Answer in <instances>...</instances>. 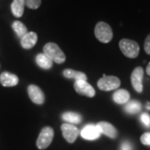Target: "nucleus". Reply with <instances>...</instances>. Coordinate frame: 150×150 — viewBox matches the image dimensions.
Listing matches in <instances>:
<instances>
[{"instance_id": "6", "label": "nucleus", "mask_w": 150, "mask_h": 150, "mask_svg": "<svg viewBox=\"0 0 150 150\" xmlns=\"http://www.w3.org/2000/svg\"><path fill=\"white\" fill-rule=\"evenodd\" d=\"M74 87L75 91L80 95H84V96L88 97V98H93L95 95L94 88L87 81H75Z\"/></svg>"}, {"instance_id": "11", "label": "nucleus", "mask_w": 150, "mask_h": 150, "mask_svg": "<svg viewBox=\"0 0 150 150\" xmlns=\"http://www.w3.org/2000/svg\"><path fill=\"white\" fill-rule=\"evenodd\" d=\"M97 126L100 130L101 134L106 135L108 138L116 139L118 136V131L115 129V127L108 122H99L97 123Z\"/></svg>"}, {"instance_id": "18", "label": "nucleus", "mask_w": 150, "mask_h": 150, "mask_svg": "<svg viewBox=\"0 0 150 150\" xmlns=\"http://www.w3.org/2000/svg\"><path fill=\"white\" fill-rule=\"evenodd\" d=\"M63 120L71 124H77L82 121V116L80 114L74 112H66L62 115Z\"/></svg>"}, {"instance_id": "12", "label": "nucleus", "mask_w": 150, "mask_h": 150, "mask_svg": "<svg viewBox=\"0 0 150 150\" xmlns=\"http://www.w3.org/2000/svg\"><path fill=\"white\" fill-rule=\"evenodd\" d=\"M0 83L4 87H13L18 83V77L8 72H4L0 75Z\"/></svg>"}, {"instance_id": "10", "label": "nucleus", "mask_w": 150, "mask_h": 150, "mask_svg": "<svg viewBox=\"0 0 150 150\" xmlns=\"http://www.w3.org/2000/svg\"><path fill=\"white\" fill-rule=\"evenodd\" d=\"M28 96L33 103H34L36 104H39V105L43 104L44 103V100H45L44 93L38 86L33 85V84L28 86Z\"/></svg>"}, {"instance_id": "21", "label": "nucleus", "mask_w": 150, "mask_h": 150, "mask_svg": "<svg viewBox=\"0 0 150 150\" xmlns=\"http://www.w3.org/2000/svg\"><path fill=\"white\" fill-rule=\"evenodd\" d=\"M42 0H24L25 6L31 9H37L41 5Z\"/></svg>"}, {"instance_id": "20", "label": "nucleus", "mask_w": 150, "mask_h": 150, "mask_svg": "<svg viewBox=\"0 0 150 150\" xmlns=\"http://www.w3.org/2000/svg\"><path fill=\"white\" fill-rule=\"evenodd\" d=\"M124 110L130 114L137 113L141 110V103L139 101H136V100L129 101L127 103L126 106L124 107Z\"/></svg>"}, {"instance_id": "15", "label": "nucleus", "mask_w": 150, "mask_h": 150, "mask_svg": "<svg viewBox=\"0 0 150 150\" xmlns=\"http://www.w3.org/2000/svg\"><path fill=\"white\" fill-rule=\"evenodd\" d=\"M24 0H13L11 4L12 13L16 18H21L24 12Z\"/></svg>"}, {"instance_id": "1", "label": "nucleus", "mask_w": 150, "mask_h": 150, "mask_svg": "<svg viewBox=\"0 0 150 150\" xmlns=\"http://www.w3.org/2000/svg\"><path fill=\"white\" fill-rule=\"evenodd\" d=\"M43 54L57 64H63L66 60L64 53L61 50L58 44L54 43H46L43 47Z\"/></svg>"}, {"instance_id": "16", "label": "nucleus", "mask_w": 150, "mask_h": 150, "mask_svg": "<svg viewBox=\"0 0 150 150\" xmlns=\"http://www.w3.org/2000/svg\"><path fill=\"white\" fill-rule=\"evenodd\" d=\"M63 74H64L65 78H67V79H75V81H87V76H86L85 74L83 73V72H79V71L67 69L64 70Z\"/></svg>"}, {"instance_id": "3", "label": "nucleus", "mask_w": 150, "mask_h": 150, "mask_svg": "<svg viewBox=\"0 0 150 150\" xmlns=\"http://www.w3.org/2000/svg\"><path fill=\"white\" fill-rule=\"evenodd\" d=\"M94 34L97 39L104 43H109L112 38V28L104 22H99L97 23L94 28Z\"/></svg>"}, {"instance_id": "17", "label": "nucleus", "mask_w": 150, "mask_h": 150, "mask_svg": "<svg viewBox=\"0 0 150 150\" xmlns=\"http://www.w3.org/2000/svg\"><path fill=\"white\" fill-rule=\"evenodd\" d=\"M36 63L43 69H49L53 66V61L44 54H38L36 57Z\"/></svg>"}, {"instance_id": "26", "label": "nucleus", "mask_w": 150, "mask_h": 150, "mask_svg": "<svg viewBox=\"0 0 150 150\" xmlns=\"http://www.w3.org/2000/svg\"><path fill=\"white\" fill-rule=\"evenodd\" d=\"M146 73H147V74L150 76V63L148 64L147 68H146Z\"/></svg>"}, {"instance_id": "9", "label": "nucleus", "mask_w": 150, "mask_h": 150, "mask_svg": "<svg viewBox=\"0 0 150 150\" xmlns=\"http://www.w3.org/2000/svg\"><path fill=\"white\" fill-rule=\"evenodd\" d=\"M81 136L86 140H95L101 135V132L97 124H88L81 131Z\"/></svg>"}, {"instance_id": "27", "label": "nucleus", "mask_w": 150, "mask_h": 150, "mask_svg": "<svg viewBox=\"0 0 150 150\" xmlns=\"http://www.w3.org/2000/svg\"><path fill=\"white\" fill-rule=\"evenodd\" d=\"M147 108H148V109H150V103H147Z\"/></svg>"}, {"instance_id": "8", "label": "nucleus", "mask_w": 150, "mask_h": 150, "mask_svg": "<svg viewBox=\"0 0 150 150\" xmlns=\"http://www.w3.org/2000/svg\"><path fill=\"white\" fill-rule=\"evenodd\" d=\"M143 78H144V69L142 67H137L134 69L131 74V83L132 85L138 93L143 92Z\"/></svg>"}, {"instance_id": "24", "label": "nucleus", "mask_w": 150, "mask_h": 150, "mask_svg": "<svg viewBox=\"0 0 150 150\" xmlns=\"http://www.w3.org/2000/svg\"><path fill=\"white\" fill-rule=\"evenodd\" d=\"M120 150H133V146L129 141H124L121 144Z\"/></svg>"}, {"instance_id": "23", "label": "nucleus", "mask_w": 150, "mask_h": 150, "mask_svg": "<svg viewBox=\"0 0 150 150\" xmlns=\"http://www.w3.org/2000/svg\"><path fill=\"white\" fill-rule=\"evenodd\" d=\"M140 140L143 144L150 146V133H145L143 134L140 138Z\"/></svg>"}, {"instance_id": "14", "label": "nucleus", "mask_w": 150, "mask_h": 150, "mask_svg": "<svg viewBox=\"0 0 150 150\" xmlns=\"http://www.w3.org/2000/svg\"><path fill=\"white\" fill-rule=\"evenodd\" d=\"M113 101L118 104H124L130 99V93L126 89H118L112 94Z\"/></svg>"}, {"instance_id": "7", "label": "nucleus", "mask_w": 150, "mask_h": 150, "mask_svg": "<svg viewBox=\"0 0 150 150\" xmlns=\"http://www.w3.org/2000/svg\"><path fill=\"white\" fill-rule=\"evenodd\" d=\"M61 130L65 139L70 144L74 143L77 139L79 134V129L71 123H64L61 126Z\"/></svg>"}, {"instance_id": "19", "label": "nucleus", "mask_w": 150, "mask_h": 150, "mask_svg": "<svg viewBox=\"0 0 150 150\" xmlns=\"http://www.w3.org/2000/svg\"><path fill=\"white\" fill-rule=\"evenodd\" d=\"M12 28L14 30V32L16 33L17 36L20 38H22L28 33L27 27L20 21L13 22L12 24Z\"/></svg>"}, {"instance_id": "22", "label": "nucleus", "mask_w": 150, "mask_h": 150, "mask_svg": "<svg viewBox=\"0 0 150 150\" xmlns=\"http://www.w3.org/2000/svg\"><path fill=\"white\" fill-rule=\"evenodd\" d=\"M140 119L142 121V123L144 124L146 127L149 128L150 127V116L149 113L147 112H144L141 114V117H140Z\"/></svg>"}, {"instance_id": "13", "label": "nucleus", "mask_w": 150, "mask_h": 150, "mask_svg": "<svg viewBox=\"0 0 150 150\" xmlns=\"http://www.w3.org/2000/svg\"><path fill=\"white\" fill-rule=\"evenodd\" d=\"M38 42V35L34 32H28L21 38L22 47L25 49H30L35 46Z\"/></svg>"}, {"instance_id": "5", "label": "nucleus", "mask_w": 150, "mask_h": 150, "mask_svg": "<svg viewBox=\"0 0 150 150\" xmlns=\"http://www.w3.org/2000/svg\"><path fill=\"white\" fill-rule=\"evenodd\" d=\"M120 83L121 82L118 77L103 75L98 81V87L103 91H111L113 89H117L120 86Z\"/></svg>"}, {"instance_id": "4", "label": "nucleus", "mask_w": 150, "mask_h": 150, "mask_svg": "<svg viewBox=\"0 0 150 150\" xmlns=\"http://www.w3.org/2000/svg\"><path fill=\"white\" fill-rule=\"evenodd\" d=\"M54 129L51 127H44L38 135L36 145L39 149H45L51 144L54 139Z\"/></svg>"}, {"instance_id": "2", "label": "nucleus", "mask_w": 150, "mask_h": 150, "mask_svg": "<svg viewBox=\"0 0 150 150\" xmlns=\"http://www.w3.org/2000/svg\"><path fill=\"white\" fill-rule=\"evenodd\" d=\"M119 48L126 57L135 59L139 54V45L137 42L129 38H123L119 42Z\"/></svg>"}, {"instance_id": "25", "label": "nucleus", "mask_w": 150, "mask_h": 150, "mask_svg": "<svg viewBox=\"0 0 150 150\" xmlns=\"http://www.w3.org/2000/svg\"><path fill=\"white\" fill-rule=\"evenodd\" d=\"M144 50L145 52L150 55V34H149L144 42Z\"/></svg>"}]
</instances>
